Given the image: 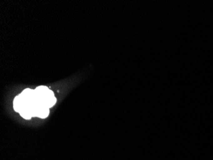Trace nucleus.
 Wrapping results in <instances>:
<instances>
[{
  "mask_svg": "<svg viewBox=\"0 0 213 160\" xmlns=\"http://www.w3.org/2000/svg\"><path fill=\"white\" fill-rule=\"evenodd\" d=\"M23 106V101L20 95L16 96L13 100V108L14 110L17 112H19L21 111Z\"/></svg>",
  "mask_w": 213,
  "mask_h": 160,
  "instance_id": "obj_1",
  "label": "nucleus"
}]
</instances>
